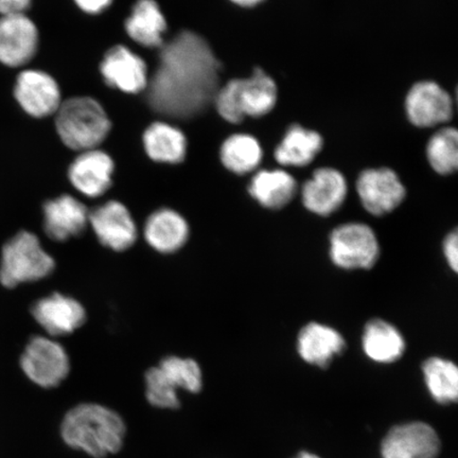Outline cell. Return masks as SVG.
Segmentation results:
<instances>
[{"mask_svg": "<svg viewBox=\"0 0 458 458\" xmlns=\"http://www.w3.org/2000/svg\"><path fill=\"white\" fill-rule=\"evenodd\" d=\"M221 63L202 37L182 31L164 46L148 83V100L165 116L186 119L208 106L219 90Z\"/></svg>", "mask_w": 458, "mask_h": 458, "instance_id": "obj_1", "label": "cell"}, {"mask_svg": "<svg viewBox=\"0 0 458 458\" xmlns=\"http://www.w3.org/2000/svg\"><path fill=\"white\" fill-rule=\"evenodd\" d=\"M127 427L116 411L96 403L74 406L63 418L61 437L74 450L94 458L116 454L124 444Z\"/></svg>", "mask_w": 458, "mask_h": 458, "instance_id": "obj_2", "label": "cell"}, {"mask_svg": "<svg viewBox=\"0 0 458 458\" xmlns=\"http://www.w3.org/2000/svg\"><path fill=\"white\" fill-rule=\"evenodd\" d=\"M278 98L276 82L260 67L246 79H233L217 90L216 112L225 122L239 124L245 117L260 118L274 110Z\"/></svg>", "mask_w": 458, "mask_h": 458, "instance_id": "obj_3", "label": "cell"}, {"mask_svg": "<svg viewBox=\"0 0 458 458\" xmlns=\"http://www.w3.org/2000/svg\"><path fill=\"white\" fill-rule=\"evenodd\" d=\"M111 127L105 108L90 97H72L55 113L57 135L73 151L94 150L106 140Z\"/></svg>", "mask_w": 458, "mask_h": 458, "instance_id": "obj_4", "label": "cell"}, {"mask_svg": "<svg viewBox=\"0 0 458 458\" xmlns=\"http://www.w3.org/2000/svg\"><path fill=\"white\" fill-rule=\"evenodd\" d=\"M54 258L43 250L37 236L21 232L4 246L0 283L14 288L22 283L38 282L53 273Z\"/></svg>", "mask_w": 458, "mask_h": 458, "instance_id": "obj_5", "label": "cell"}, {"mask_svg": "<svg viewBox=\"0 0 458 458\" xmlns=\"http://www.w3.org/2000/svg\"><path fill=\"white\" fill-rule=\"evenodd\" d=\"M380 256L374 229L363 223H346L330 236V258L343 270H369Z\"/></svg>", "mask_w": 458, "mask_h": 458, "instance_id": "obj_6", "label": "cell"}, {"mask_svg": "<svg viewBox=\"0 0 458 458\" xmlns=\"http://www.w3.org/2000/svg\"><path fill=\"white\" fill-rule=\"evenodd\" d=\"M21 366L33 383L44 388L56 387L70 374V358L59 343L36 336L29 342Z\"/></svg>", "mask_w": 458, "mask_h": 458, "instance_id": "obj_7", "label": "cell"}, {"mask_svg": "<svg viewBox=\"0 0 458 458\" xmlns=\"http://www.w3.org/2000/svg\"><path fill=\"white\" fill-rule=\"evenodd\" d=\"M357 191L364 209L376 216L391 214L406 197L403 182L389 168L364 170L358 177Z\"/></svg>", "mask_w": 458, "mask_h": 458, "instance_id": "obj_8", "label": "cell"}, {"mask_svg": "<svg viewBox=\"0 0 458 458\" xmlns=\"http://www.w3.org/2000/svg\"><path fill=\"white\" fill-rule=\"evenodd\" d=\"M405 111L415 127L433 128L451 122L454 102L448 91L437 82L421 81L411 86L406 95Z\"/></svg>", "mask_w": 458, "mask_h": 458, "instance_id": "obj_9", "label": "cell"}, {"mask_svg": "<svg viewBox=\"0 0 458 458\" xmlns=\"http://www.w3.org/2000/svg\"><path fill=\"white\" fill-rule=\"evenodd\" d=\"M13 94L22 111L33 118L55 114L62 103L59 84L42 71H22L16 78Z\"/></svg>", "mask_w": 458, "mask_h": 458, "instance_id": "obj_10", "label": "cell"}, {"mask_svg": "<svg viewBox=\"0 0 458 458\" xmlns=\"http://www.w3.org/2000/svg\"><path fill=\"white\" fill-rule=\"evenodd\" d=\"M38 48V30L26 14L0 15V63L11 68L28 64Z\"/></svg>", "mask_w": 458, "mask_h": 458, "instance_id": "obj_11", "label": "cell"}, {"mask_svg": "<svg viewBox=\"0 0 458 458\" xmlns=\"http://www.w3.org/2000/svg\"><path fill=\"white\" fill-rule=\"evenodd\" d=\"M440 450L438 435L423 422L394 427L383 439V458H437Z\"/></svg>", "mask_w": 458, "mask_h": 458, "instance_id": "obj_12", "label": "cell"}, {"mask_svg": "<svg viewBox=\"0 0 458 458\" xmlns=\"http://www.w3.org/2000/svg\"><path fill=\"white\" fill-rule=\"evenodd\" d=\"M89 223L101 244L116 251L131 248L137 240V227L123 203L110 200L89 213Z\"/></svg>", "mask_w": 458, "mask_h": 458, "instance_id": "obj_13", "label": "cell"}, {"mask_svg": "<svg viewBox=\"0 0 458 458\" xmlns=\"http://www.w3.org/2000/svg\"><path fill=\"white\" fill-rule=\"evenodd\" d=\"M345 176L334 168L313 172L301 188V202L308 211L319 216H330L341 208L347 197Z\"/></svg>", "mask_w": 458, "mask_h": 458, "instance_id": "obj_14", "label": "cell"}, {"mask_svg": "<svg viewBox=\"0 0 458 458\" xmlns=\"http://www.w3.org/2000/svg\"><path fill=\"white\" fill-rule=\"evenodd\" d=\"M106 83L127 94H139L148 86V68L145 61L124 46L108 50L100 64Z\"/></svg>", "mask_w": 458, "mask_h": 458, "instance_id": "obj_15", "label": "cell"}, {"mask_svg": "<svg viewBox=\"0 0 458 458\" xmlns=\"http://www.w3.org/2000/svg\"><path fill=\"white\" fill-rule=\"evenodd\" d=\"M114 165L106 152L94 148L84 151L73 160L68 177L79 192L89 198H98L112 185Z\"/></svg>", "mask_w": 458, "mask_h": 458, "instance_id": "obj_16", "label": "cell"}, {"mask_svg": "<svg viewBox=\"0 0 458 458\" xmlns=\"http://www.w3.org/2000/svg\"><path fill=\"white\" fill-rule=\"evenodd\" d=\"M32 315L54 336L72 334L81 327L86 318L81 303L59 293L39 300L32 308Z\"/></svg>", "mask_w": 458, "mask_h": 458, "instance_id": "obj_17", "label": "cell"}, {"mask_svg": "<svg viewBox=\"0 0 458 458\" xmlns=\"http://www.w3.org/2000/svg\"><path fill=\"white\" fill-rule=\"evenodd\" d=\"M89 211L71 196L48 200L44 206V228L55 242H66L84 232L89 225Z\"/></svg>", "mask_w": 458, "mask_h": 458, "instance_id": "obj_18", "label": "cell"}, {"mask_svg": "<svg viewBox=\"0 0 458 458\" xmlns=\"http://www.w3.org/2000/svg\"><path fill=\"white\" fill-rule=\"evenodd\" d=\"M346 342L339 331L327 325L312 322L303 327L297 336V352L308 364L328 368L332 360L340 356Z\"/></svg>", "mask_w": 458, "mask_h": 458, "instance_id": "obj_19", "label": "cell"}, {"mask_svg": "<svg viewBox=\"0 0 458 458\" xmlns=\"http://www.w3.org/2000/svg\"><path fill=\"white\" fill-rule=\"evenodd\" d=\"M189 226L179 213L172 209H160L147 220L145 238L159 253L170 254L187 242Z\"/></svg>", "mask_w": 458, "mask_h": 458, "instance_id": "obj_20", "label": "cell"}, {"mask_svg": "<svg viewBox=\"0 0 458 458\" xmlns=\"http://www.w3.org/2000/svg\"><path fill=\"white\" fill-rule=\"evenodd\" d=\"M124 27L134 42L143 47L157 48L164 44L167 21L156 0H137Z\"/></svg>", "mask_w": 458, "mask_h": 458, "instance_id": "obj_21", "label": "cell"}, {"mask_svg": "<svg viewBox=\"0 0 458 458\" xmlns=\"http://www.w3.org/2000/svg\"><path fill=\"white\" fill-rule=\"evenodd\" d=\"M323 147V137L318 131L293 124L275 148L274 157L284 167H306L318 156Z\"/></svg>", "mask_w": 458, "mask_h": 458, "instance_id": "obj_22", "label": "cell"}, {"mask_svg": "<svg viewBox=\"0 0 458 458\" xmlns=\"http://www.w3.org/2000/svg\"><path fill=\"white\" fill-rule=\"evenodd\" d=\"M297 182L284 170L257 172L249 185L250 197L262 208L278 210L285 208L296 196Z\"/></svg>", "mask_w": 458, "mask_h": 458, "instance_id": "obj_23", "label": "cell"}, {"mask_svg": "<svg viewBox=\"0 0 458 458\" xmlns=\"http://www.w3.org/2000/svg\"><path fill=\"white\" fill-rule=\"evenodd\" d=\"M405 341L401 332L383 319H372L366 324L362 348L371 360L380 364L396 362L403 356Z\"/></svg>", "mask_w": 458, "mask_h": 458, "instance_id": "obj_24", "label": "cell"}, {"mask_svg": "<svg viewBox=\"0 0 458 458\" xmlns=\"http://www.w3.org/2000/svg\"><path fill=\"white\" fill-rule=\"evenodd\" d=\"M147 156L154 162L179 164L185 159L187 140L180 129L158 122L148 125L142 136Z\"/></svg>", "mask_w": 458, "mask_h": 458, "instance_id": "obj_25", "label": "cell"}, {"mask_svg": "<svg viewBox=\"0 0 458 458\" xmlns=\"http://www.w3.org/2000/svg\"><path fill=\"white\" fill-rule=\"evenodd\" d=\"M221 162L234 174H250L261 164L263 151L259 141L248 134H234L222 143Z\"/></svg>", "mask_w": 458, "mask_h": 458, "instance_id": "obj_26", "label": "cell"}, {"mask_svg": "<svg viewBox=\"0 0 458 458\" xmlns=\"http://www.w3.org/2000/svg\"><path fill=\"white\" fill-rule=\"evenodd\" d=\"M423 376L429 394L440 404L456 403L458 398V369L450 360L433 357L422 365Z\"/></svg>", "mask_w": 458, "mask_h": 458, "instance_id": "obj_27", "label": "cell"}, {"mask_svg": "<svg viewBox=\"0 0 458 458\" xmlns=\"http://www.w3.org/2000/svg\"><path fill=\"white\" fill-rule=\"evenodd\" d=\"M427 158L440 175L454 174L458 168V131L454 127L440 129L429 139Z\"/></svg>", "mask_w": 458, "mask_h": 458, "instance_id": "obj_28", "label": "cell"}, {"mask_svg": "<svg viewBox=\"0 0 458 458\" xmlns=\"http://www.w3.org/2000/svg\"><path fill=\"white\" fill-rule=\"evenodd\" d=\"M157 368L164 380L176 393L179 389H182V391L197 394L202 389V370L194 360L168 357L164 359Z\"/></svg>", "mask_w": 458, "mask_h": 458, "instance_id": "obj_29", "label": "cell"}, {"mask_svg": "<svg viewBox=\"0 0 458 458\" xmlns=\"http://www.w3.org/2000/svg\"><path fill=\"white\" fill-rule=\"evenodd\" d=\"M146 396L156 408L177 410L181 408L179 394L164 380L157 368H152L146 374Z\"/></svg>", "mask_w": 458, "mask_h": 458, "instance_id": "obj_30", "label": "cell"}, {"mask_svg": "<svg viewBox=\"0 0 458 458\" xmlns=\"http://www.w3.org/2000/svg\"><path fill=\"white\" fill-rule=\"evenodd\" d=\"M458 234L457 231L446 236L444 242V254L446 262L454 273L458 271Z\"/></svg>", "mask_w": 458, "mask_h": 458, "instance_id": "obj_31", "label": "cell"}, {"mask_svg": "<svg viewBox=\"0 0 458 458\" xmlns=\"http://www.w3.org/2000/svg\"><path fill=\"white\" fill-rule=\"evenodd\" d=\"M32 0H0V15L25 14Z\"/></svg>", "mask_w": 458, "mask_h": 458, "instance_id": "obj_32", "label": "cell"}, {"mask_svg": "<svg viewBox=\"0 0 458 458\" xmlns=\"http://www.w3.org/2000/svg\"><path fill=\"white\" fill-rule=\"evenodd\" d=\"M80 10L88 14H99L110 7L113 0H73Z\"/></svg>", "mask_w": 458, "mask_h": 458, "instance_id": "obj_33", "label": "cell"}, {"mask_svg": "<svg viewBox=\"0 0 458 458\" xmlns=\"http://www.w3.org/2000/svg\"><path fill=\"white\" fill-rule=\"evenodd\" d=\"M234 4L239 5V7L242 8H254L256 5L266 2V0H229Z\"/></svg>", "mask_w": 458, "mask_h": 458, "instance_id": "obj_34", "label": "cell"}, {"mask_svg": "<svg viewBox=\"0 0 458 458\" xmlns=\"http://www.w3.org/2000/svg\"><path fill=\"white\" fill-rule=\"evenodd\" d=\"M296 458H319V457L317 455L311 454H307V452H302V454H301Z\"/></svg>", "mask_w": 458, "mask_h": 458, "instance_id": "obj_35", "label": "cell"}]
</instances>
